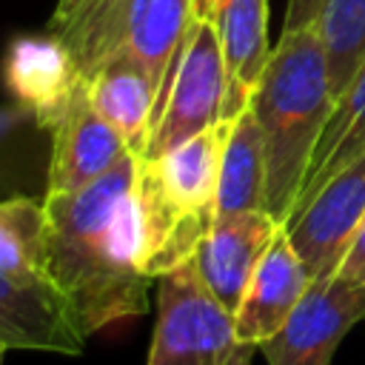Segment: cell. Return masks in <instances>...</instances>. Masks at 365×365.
<instances>
[{"mask_svg":"<svg viewBox=\"0 0 365 365\" xmlns=\"http://www.w3.org/2000/svg\"><path fill=\"white\" fill-rule=\"evenodd\" d=\"M242 211H265V148L251 106L231 117L217 185V217Z\"/></svg>","mask_w":365,"mask_h":365,"instance_id":"obj_16","label":"cell"},{"mask_svg":"<svg viewBox=\"0 0 365 365\" xmlns=\"http://www.w3.org/2000/svg\"><path fill=\"white\" fill-rule=\"evenodd\" d=\"M29 120H34V114H31V108H26L20 103H14L9 108H0V140H6L14 128H20Z\"/></svg>","mask_w":365,"mask_h":365,"instance_id":"obj_23","label":"cell"},{"mask_svg":"<svg viewBox=\"0 0 365 365\" xmlns=\"http://www.w3.org/2000/svg\"><path fill=\"white\" fill-rule=\"evenodd\" d=\"M265 148V211L285 225L334 111L317 26L282 31L248 100Z\"/></svg>","mask_w":365,"mask_h":365,"instance_id":"obj_2","label":"cell"},{"mask_svg":"<svg viewBox=\"0 0 365 365\" xmlns=\"http://www.w3.org/2000/svg\"><path fill=\"white\" fill-rule=\"evenodd\" d=\"M0 268L23 282L54 291L48 277L43 200H31V197L0 200Z\"/></svg>","mask_w":365,"mask_h":365,"instance_id":"obj_17","label":"cell"},{"mask_svg":"<svg viewBox=\"0 0 365 365\" xmlns=\"http://www.w3.org/2000/svg\"><path fill=\"white\" fill-rule=\"evenodd\" d=\"M88 94L100 114L125 137L128 151L140 160L163 97L157 80L140 63L114 57L88 77Z\"/></svg>","mask_w":365,"mask_h":365,"instance_id":"obj_15","label":"cell"},{"mask_svg":"<svg viewBox=\"0 0 365 365\" xmlns=\"http://www.w3.org/2000/svg\"><path fill=\"white\" fill-rule=\"evenodd\" d=\"M365 220V151L331 174L285 220V234L311 279L334 277Z\"/></svg>","mask_w":365,"mask_h":365,"instance_id":"obj_7","label":"cell"},{"mask_svg":"<svg viewBox=\"0 0 365 365\" xmlns=\"http://www.w3.org/2000/svg\"><path fill=\"white\" fill-rule=\"evenodd\" d=\"M311 282L314 279L282 225L268 251L262 254L259 265L254 268L242 302L234 314L237 336L259 348L285 325V319L291 317V311L297 308Z\"/></svg>","mask_w":365,"mask_h":365,"instance_id":"obj_12","label":"cell"},{"mask_svg":"<svg viewBox=\"0 0 365 365\" xmlns=\"http://www.w3.org/2000/svg\"><path fill=\"white\" fill-rule=\"evenodd\" d=\"M194 11H197V17L208 20L211 11H214V0H194Z\"/></svg>","mask_w":365,"mask_h":365,"instance_id":"obj_24","label":"cell"},{"mask_svg":"<svg viewBox=\"0 0 365 365\" xmlns=\"http://www.w3.org/2000/svg\"><path fill=\"white\" fill-rule=\"evenodd\" d=\"M314 26L325 46L336 103L365 60V0H325Z\"/></svg>","mask_w":365,"mask_h":365,"instance_id":"obj_19","label":"cell"},{"mask_svg":"<svg viewBox=\"0 0 365 365\" xmlns=\"http://www.w3.org/2000/svg\"><path fill=\"white\" fill-rule=\"evenodd\" d=\"M359 151H365V60L354 71L348 88L334 103L331 120L317 145V154L308 168V177H305L297 205L302 200H308L331 174H336L342 165H348Z\"/></svg>","mask_w":365,"mask_h":365,"instance_id":"obj_18","label":"cell"},{"mask_svg":"<svg viewBox=\"0 0 365 365\" xmlns=\"http://www.w3.org/2000/svg\"><path fill=\"white\" fill-rule=\"evenodd\" d=\"M231 120L140 160L137 202L143 225V271L151 279L194 259L217 217V185Z\"/></svg>","mask_w":365,"mask_h":365,"instance_id":"obj_3","label":"cell"},{"mask_svg":"<svg viewBox=\"0 0 365 365\" xmlns=\"http://www.w3.org/2000/svg\"><path fill=\"white\" fill-rule=\"evenodd\" d=\"M194 20V0H94L66 31L54 34L68 43L86 80L114 57H128L165 88Z\"/></svg>","mask_w":365,"mask_h":365,"instance_id":"obj_4","label":"cell"},{"mask_svg":"<svg viewBox=\"0 0 365 365\" xmlns=\"http://www.w3.org/2000/svg\"><path fill=\"white\" fill-rule=\"evenodd\" d=\"M94 0H60L57 9H54V17H51V26L48 31H66Z\"/></svg>","mask_w":365,"mask_h":365,"instance_id":"obj_22","label":"cell"},{"mask_svg":"<svg viewBox=\"0 0 365 365\" xmlns=\"http://www.w3.org/2000/svg\"><path fill=\"white\" fill-rule=\"evenodd\" d=\"M134 154L71 194H46L48 277L83 336L148 311Z\"/></svg>","mask_w":365,"mask_h":365,"instance_id":"obj_1","label":"cell"},{"mask_svg":"<svg viewBox=\"0 0 365 365\" xmlns=\"http://www.w3.org/2000/svg\"><path fill=\"white\" fill-rule=\"evenodd\" d=\"M0 345L77 356L86 336L57 291L23 282L0 268Z\"/></svg>","mask_w":365,"mask_h":365,"instance_id":"obj_13","label":"cell"},{"mask_svg":"<svg viewBox=\"0 0 365 365\" xmlns=\"http://www.w3.org/2000/svg\"><path fill=\"white\" fill-rule=\"evenodd\" d=\"M157 317L145 365H251L257 345L237 336L228 314L205 288L194 259L157 279Z\"/></svg>","mask_w":365,"mask_h":365,"instance_id":"obj_5","label":"cell"},{"mask_svg":"<svg viewBox=\"0 0 365 365\" xmlns=\"http://www.w3.org/2000/svg\"><path fill=\"white\" fill-rule=\"evenodd\" d=\"M48 134L51 157L46 171V194L80 191L131 154L125 137L91 103L88 80L77 86Z\"/></svg>","mask_w":365,"mask_h":365,"instance_id":"obj_9","label":"cell"},{"mask_svg":"<svg viewBox=\"0 0 365 365\" xmlns=\"http://www.w3.org/2000/svg\"><path fill=\"white\" fill-rule=\"evenodd\" d=\"M228 71L211 20L197 17L168 71L160 108L140 160H154L177 143L225 120Z\"/></svg>","mask_w":365,"mask_h":365,"instance_id":"obj_6","label":"cell"},{"mask_svg":"<svg viewBox=\"0 0 365 365\" xmlns=\"http://www.w3.org/2000/svg\"><path fill=\"white\" fill-rule=\"evenodd\" d=\"M336 277L348 285L365 288V220L359 222V228H356V234H354V240H351V245H348V251L336 268Z\"/></svg>","mask_w":365,"mask_h":365,"instance_id":"obj_20","label":"cell"},{"mask_svg":"<svg viewBox=\"0 0 365 365\" xmlns=\"http://www.w3.org/2000/svg\"><path fill=\"white\" fill-rule=\"evenodd\" d=\"M282 222L268 211H242L228 217H214L205 240L194 254V265L211 297L237 314L242 294L251 282L254 268L279 234Z\"/></svg>","mask_w":365,"mask_h":365,"instance_id":"obj_10","label":"cell"},{"mask_svg":"<svg viewBox=\"0 0 365 365\" xmlns=\"http://www.w3.org/2000/svg\"><path fill=\"white\" fill-rule=\"evenodd\" d=\"M322 3L325 0H288L282 31H297V29L314 26L317 17H319V11H322Z\"/></svg>","mask_w":365,"mask_h":365,"instance_id":"obj_21","label":"cell"},{"mask_svg":"<svg viewBox=\"0 0 365 365\" xmlns=\"http://www.w3.org/2000/svg\"><path fill=\"white\" fill-rule=\"evenodd\" d=\"M217 29L225 71H228V103L225 120L237 117L271 57L268 46V0H214L208 17Z\"/></svg>","mask_w":365,"mask_h":365,"instance_id":"obj_14","label":"cell"},{"mask_svg":"<svg viewBox=\"0 0 365 365\" xmlns=\"http://www.w3.org/2000/svg\"><path fill=\"white\" fill-rule=\"evenodd\" d=\"M365 319V288L336 274L314 279L285 325L259 345L268 365H331L345 334Z\"/></svg>","mask_w":365,"mask_h":365,"instance_id":"obj_8","label":"cell"},{"mask_svg":"<svg viewBox=\"0 0 365 365\" xmlns=\"http://www.w3.org/2000/svg\"><path fill=\"white\" fill-rule=\"evenodd\" d=\"M3 356H6V348L0 345V365H3Z\"/></svg>","mask_w":365,"mask_h":365,"instance_id":"obj_25","label":"cell"},{"mask_svg":"<svg viewBox=\"0 0 365 365\" xmlns=\"http://www.w3.org/2000/svg\"><path fill=\"white\" fill-rule=\"evenodd\" d=\"M3 80L11 97L31 108L40 128H51L77 86L86 80L68 48V43L54 34H23L6 48Z\"/></svg>","mask_w":365,"mask_h":365,"instance_id":"obj_11","label":"cell"}]
</instances>
